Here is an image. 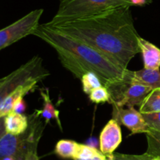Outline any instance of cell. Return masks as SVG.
Instances as JSON below:
<instances>
[{"mask_svg": "<svg viewBox=\"0 0 160 160\" xmlns=\"http://www.w3.org/2000/svg\"><path fill=\"white\" fill-rule=\"evenodd\" d=\"M141 113L160 112V88L154 89L148 93L140 106Z\"/></svg>", "mask_w": 160, "mask_h": 160, "instance_id": "obj_15", "label": "cell"}, {"mask_svg": "<svg viewBox=\"0 0 160 160\" xmlns=\"http://www.w3.org/2000/svg\"><path fill=\"white\" fill-rule=\"evenodd\" d=\"M122 142V132L120 123L112 119L106 124L99 136L100 151L109 157Z\"/></svg>", "mask_w": 160, "mask_h": 160, "instance_id": "obj_7", "label": "cell"}, {"mask_svg": "<svg viewBox=\"0 0 160 160\" xmlns=\"http://www.w3.org/2000/svg\"><path fill=\"white\" fill-rule=\"evenodd\" d=\"M0 160H18L16 157L13 156H6L0 158Z\"/></svg>", "mask_w": 160, "mask_h": 160, "instance_id": "obj_25", "label": "cell"}, {"mask_svg": "<svg viewBox=\"0 0 160 160\" xmlns=\"http://www.w3.org/2000/svg\"><path fill=\"white\" fill-rule=\"evenodd\" d=\"M23 160H39L38 155V145L33 146L29 149Z\"/></svg>", "mask_w": 160, "mask_h": 160, "instance_id": "obj_21", "label": "cell"}, {"mask_svg": "<svg viewBox=\"0 0 160 160\" xmlns=\"http://www.w3.org/2000/svg\"><path fill=\"white\" fill-rule=\"evenodd\" d=\"M112 119L131 130V135L136 133H147L149 131L143 115L134 107L112 106Z\"/></svg>", "mask_w": 160, "mask_h": 160, "instance_id": "obj_6", "label": "cell"}, {"mask_svg": "<svg viewBox=\"0 0 160 160\" xmlns=\"http://www.w3.org/2000/svg\"><path fill=\"white\" fill-rule=\"evenodd\" d=\"M149 131L160 132V112L142 113Z\"/></svg>", "mask_w": 160, "mask_h": 160, "instance_id": "obj_19", "label": "cell"}, {"mask_svg": "<svg viewBox=\"0 0 160 160\" xmlns=\"http://www.w3.org/2000/svg\"><path fill=\"white\" fill-rule=\"evenodd\" d=\"M43 9H35L9 26L0 30V50L34 34L39 26Z\"/></svg>", "mask_w": 160, "mask_h": 160, "instance_id": "obj_5", "label": "cell"}, {"mask_svg": "<svg viewBox=\"0 0 160 160\" xmlns=\"http://www.w3.org/2000/svg\"><path fill=\"white\" fill-rule=\"evenodd\" d=\"M33 35L52 47L57 53L62 65L80 80L84 74L93 72L107 89L130 82L131 71L120 68L88 45L56 32L44 24H39Z\"/></svg>", "mask_w": 160, "mask_h": 160, "instance_id": "obj_2", "label": "cell"}, {"mask_svg": "<svg viewBox=\"0 0 160 160\" xmlns=\"http://www.w3.org/2000/svg\"><path fill=\"white\" fill-rule=\"evenodd\" d=\"M89 98L91 101L95 104L105 103V102L110 103L111 100L110 93L107 88L104 86L96 88L92 91V93L89 94Z\"/></svg>", "mask_w": 160, "mask_h": 160, "instance_id": "obj_18", "label": "cell"}, {"mask_svg": "<svg viewBox=\"0 0 160 160\" xmlns=\"http://www.w3.org/2000/svg\"><path fill=\"white\" fill-rule=\"evenodd\" d=\"M40 94L42 100H43V108L42 110H35V111L41 117L45 119V124H48V122H50L52 119H55L57 122L59 129L62 130L60 119H59V110L55 108L54 104L52 102L48 89H47V88L41 89Z\"/></svg>", "mask_w": 160, "mask_h": 160, "instance_id": "obj_11", "label": "cell"}, {"mask_svg": "<svg viewBox=\"0 0 160 160\" xmlns=\"http://www.w3.org/2000/svg\"><path fill=\"white\" fill-rule=\"evenodd\" d=\"M107 160H111L110 158H109V157H108V159Z\"/></svg>", "mask_w": 160, "mask_h": 160, "instance_id": "obj_28", "label": "cell"}, {"mask_svg": "<svg viewBox=\"0 0 160 160\" xmlns=\"http://www.w3.org/2000/svg\"><path fill=\"white\" fill-rule=\"evenodd\" d=\"M150 160H160V157L156 156V157H152Z\"/></svg>", "mask_w": 160, "mask_h": 160, "instance_id": "obj_26", "label": "cell"}, {"mask_svg": "<svg viewBox=\"0 0 160 160\" xmlns=\"http://www.w3.org/2000/svg\"><path fill=\"white\" fill-rule=\"evenodd\" d=\"M25 109H26V104H25L24 100H23V97H21V98L18 99L17 101L16 102L12 111L22 114L25 111Z\"/></svg>", "mask_w": 160, "mask_h": 160, "instance_id": "obj_22", "label": "cell"}, {"mask_svg": "<svg viewBox=\"0 0 160 160\" xmlns=\"http://www.w3.org/2000/svg\"><path fill=\"white\" fill-rule=\"evenodd\" d=\"M131 6L106 11L84 18L45 26L80 41L102 53L123 70L140 53Z\"/></svg>", "mask_w": 160, "mask_h": 160, "instance_id": "obj_1", "label": "cell"}, {"mask_svg": "<svg viewBox=\"0 0 160 160\" xmlns=\"http://www.w3.org/2000/svg\"><path fill=\"white\" fill-rule=\"evenodd\" d=\"M49 75V72L44 67L42 57L33 56L28 62L4 77L0 85V104L21 86L32 82L40 83Z\"/></svg>", "mask_w": 160, "mask_h": 160, "instance_id": "obj_4", "label": "cell"}, {"mask_svg": "<svg viewBox=\"0 0 160 160\" xmlns=\"http://www.w3.org/2000/svg\"><path fill=\"white\" fill-rule=\"evenodd\" d=\"M3 79H4V77H3V78H0V85H1V83H2Z\"/></svg>", "mask_w": 160, "mask_h": 160, "instance_id": "obj_27", "label": "cell"}, {"mask_svg": "<svg viewBox=\"0 0 160 160\" xmlns=\"http://www.w3.org/2000/svg\"><path fill=\"white\" fill-rule=\"evenodd\" d=\"M79 144V143L71 140H60L56 143L55 153L61 158L73 159L77 155Z\"/></svg>", "mask_w": 160, "mask_h": 160, "instance_id": "obj_13", "label": "cell"}, {"mask_svg": "<svg viewBox=\"0 0 160 160\" xmlns=\"http://www.w3.org/2000/svg\"><path fill=\"white\" fill-rule=\"evenodd\" d=\"M81 81L82 83L83 91L86 94H90L95 89L103 86L98 75L93 72L84 74L81 78Z\"/></svg>", "mask_w": 160, "mask_h": 160, "instance_id": "obj_16", "label": "cell"}, {"mask_svg": "<svg viewBox=\"0 0 160 160\" xmlns=\"http://www.w3.org/2000/svg\"><path fill=\"white\" fill-rule=\"evenodd\" d=\"M29 126V119L24 115L15 111L5 116V127L7 133L20 135L24 133Z\"/></svg>", "mask_w": 160, "mask_h": 160, "instance_id": "obj_12", "label": "cell"}, {"mask_svg": "<svg viewBox=\"0 0 160 160\" xmlns=\"http://www.w3.org/2000/svg\"><path fill=\"white\" fill-rule=\"evenodd\" d=\"M151 3V0H131L132 6H145Z\"/></svg>", "mask_w": 160, "mask_h": 160, "instance_id": "obj_24", "label": "cell"}, {"mask_svg": "<svg viewBox=\"0 0 160 160\" xmlns=\"http://www.w3.org/2000/svg\"><path fill=\"white\" fill-rule=\"evenodd\" d=\"M39 82H32L26 85L21 86L16 89L13 93L8 96L0 104V118L5 117L9 113L12 112L13 107L17 100L24 97L29 92L34 91L38 87Z\"/></svg>", "mask_w": 160, "mask_h": 160, "instance_id": "obj_9", "label": "cell"}, {"mask_svg": "<svg viewBox=\"0 0 160 160\" xmlns=\"http://www.w3.org/2000/svg\"><path fill=\"white\" fill-rule=\"evenodd\" d=\"M6 133V127H5V117L0 118V139L3 135Z\"/></svg>", "mask_w": 160, "mask_h": 160, "instance_id": "obj_23", "label": "cell"}, {"mask_svg": "<svg viewBox=\"0 0 160 160\" xmlns=\"http://www.w3.org/2000/svg\"><path fill=\"white\" fill-rule=\"evenodd\" d=\"M124 6H132L131 0H59L57 13L45 24H56Z\"/></svg>", "mask_w": 160, "mask_h": 160, "instance_id": "obj_3", "label": "cell"}, {"mask_svg": "<svg viewBox=\"0 0 160 160\" xmlns=\"http://www.w3.org/2000/svg\"><path fill=\"white\" fill-rule=\"evenodd\" d=\"M152 157L147 152L142 155H127V154L115 153L109 156L111 160H150Z\"/></svg>", "mask_w": 160, "mask_h": 160, "instance_id": "obj_20", "label": "cell"}, {"mask_svg": "<svg viewBox=\"0 0 160 160\" xmlns=\"http://www.w3.org/2000/svg\"><path fill=\"white\" fill-rule=\"evenodd\" d=\"M130 82L145 85L152 89L160 88V71L145 68L136 72L131 71Z\"/></svg>", "mask_w": 160, "mask_h": 160, "instance_id": "obj_10", "label": "cell"}, {"mask_svg": "<svg viewBox=\"0 0 160 160\" xmlns=\"http://www.w3.org/2000/svg\"><path fill=\"white\" fill-rule=\"evenodd\" d=\"M138 46L144 61V68L159 70L160 49L152 42L140 36L138 38Z\"/></svg>", "mask_w": 160, "mask_h": 160, "instance_id": "obj_8", "label": "cell"}, {"mask_svg": "<svg viewBox=\"0 0 160 160\" xmlns=\"http://www.w3.org/2000/svg\"><path fill=\"white\" fill-rule=\"evenodd\" d=\"M106 156L101 151H98L95 147L87 144H80L77 155L73 160H107Z\"/></svg>", "mask_w": 160, "mask_h": 160, "instance_id": "obj_14", "label": "cell"}, {"mask_svg": "<svg viewBox=\"0 0 160 160\" xmlns=\"http://www.w3.org/2000/svg\"><path fill=\"white\" fill-rule=\"evenodd\" d=\"M146 136L148 141L146 152L152 156L160 157V132L148 131Z\"/></svg>", "mask_w": 160, "mask_h": 160, "instance_id": "obj_17", "label": "cell"}]
</instances>
